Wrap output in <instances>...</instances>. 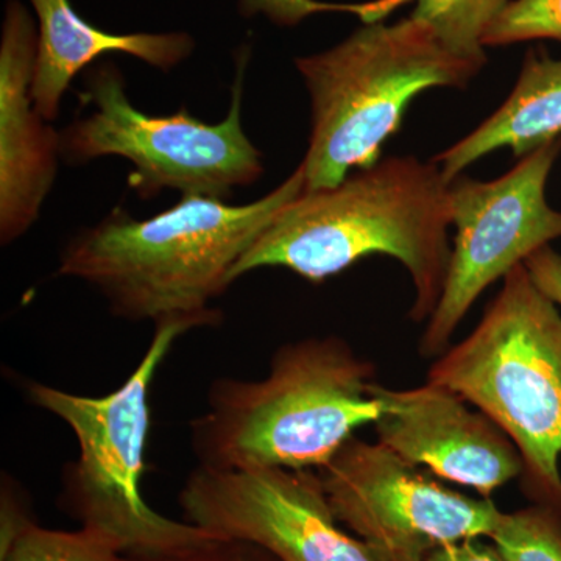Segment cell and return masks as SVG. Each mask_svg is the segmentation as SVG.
<instances>
[{"instance_id":"obj_22","label":"cell","mask_w":561,"mask_h":561,"mask_svg":"<svg viewBox=\"0 0 561 561\" xmlns=\"http://www.w3.org/2000/svg\"><path fill=\"white\" fill-rule=\"evenodd\" d=\"M426 561H504L496 551L493 542L482 541V538H472L443 546L427 557Z\"/></svg>"},{"instance_id":"obj_17","label":"cell","mask_w":561,"mask_h":561,"mask_svg":"<svg viewBox=\"0 0 561 561\" xmlns=\"http://www.w3.org/2000/svg\"><path fill=\"white\" fill-rule=\"evenodd\" d=\"M0 561H128V557L99 531L55 530L33 524Z\"/></svg>"},{"instance_id":"obj_2","label":"cell","mask_w":561,"mask_h":561,"mask_svg":"<svg viewBox=\"0 0 561 561\" xmlns=\"http://www.w3.org/2000/svg\"><path fill=\"white\" fill-rule=\"evenodd\" d=\"M449 230V183L437 162L381 158L337 186L305 191L287 203L231 278L283 267L321 283L364 257L386 254L411 275L415 298L409 317L421 323L440 300L451 257Z\"/></svg>"},{"instance_id":"obj_15","label":"cell","mask_w":561,"mask_h":561,"mask_svg":"<svg viewBox=\"0 0 561 561\" xmlns=\"http://www.w3.org/2000/svg\"><path fill=\"white\" fill-rule=\"evenodd\" d=\"M508 2L511 0H419L412 16L430 22L454 54L485 66L483 33Z\"/></svg>"},{"instance_id":"obj_7","label":"cell","mask_w":561,"mask_h":561,"mask_svg":"<svg viewBox=\"0 0 561 561\" xmlns=\"http://www.w3.org/2000/svg\"><path fill=\"white\" fill-rule=\"evenodd\" d=\"M249 51L238 60L227 117L206 124L180 108L171 116H149L131 105L121 70L103 62L87 76L81 102L92 113L60 133V153L80 165L103 157L130 161L128 186L142 201L164 190L183 197L228 202L264 173L261 151L243 131L242 102Z\"/></svg>"},{"instance_id":"obj_19","label":"cell","mask_w":561,"mask_h":561,"mask_svg":"<svg viewBox=\"0 0 561 561\" xmlns=\"http://www.w3.org/2000/svg\"><path fill=\"white\" fill-rule=\"evenodd\" d=\"M128 557V561H279L260 546L227 538H210L201 545L158 556Z\"/></svg>"},{"instance_id":"obj_9","label":"cell","mask_w":561,"mask_h":561,"mask_svg":"<svg viewBox=\"0 0 561 561\" xmlns=\"http://www.w3.org/2000/svg\"><path fill=\"white\" fill-rule=\"evenodd\" d=\"M319 472L335 518L375 561H426L443 546L490 538L501 518L491 497L448 489L356 435Z\"/></svg>"},{"instance_id":"obj_23","label":"cell","mask_w":561,"mask_h":561,"mask_svg":"<svg viewBox=\"0 0 561 561\" xmlns=\"http://www.w3.org/2000/svg\"><path fill=\"white\" fill-rule=\"evenodd\" d=\"M411 0H371V2L359 3V13L364 24H371V22H379L386 20L387 16L397 9H400L404 3Z\"/></svg>"},{"instance_id":"obj_6","label":"cell","mask_w":561,"mask_h":561,"mask_svg":"<svg viewBox=\"0 0 561 561\" xmlns=\"http://www.w3.org/2000/svg\"><path fill=\"white\" fill-rule=\"evenodd\" d=\"M201 321L154 324L153 337L128 378L103 397H87L43 382H28V401L60 419L76 435L79 454L66 463L58 505L80 527L99 531L130 557L191 548L214 538L187 522L168 518L142 494L150 390L162 362L181 335Z\"/></svg>"},{"instance_id":"obj_20","label":"cell","mask_w":561,"mask_h":561,"mask_svg":"<svg viewBox=\"0 0 561 561\" xmlns=\"http://www.w3.org/2000/svg\"><path fill=\"white\" fill-rule=\"evenodd\" d=\"M33 524H36V519L20 486L10 478H3L0 490V557L5 556L14 541Z\"/></svg>"},{"instance_id":"obj_14","label":"cell","mask_w":561,"mask_h":561,"mask_svg":"<svg viewBox=\"0 0 561 561\" xmlns=\"http://www.w3.org/2000/svg\"><path fill=\"white\" fill-rule=\"evenodd\" d=\"M557 139H561V60L529 51L500 108L432 161L451 183L491 151L511 149L523 158Z\"/></svg>"},{"instance_id":"obj_3","label":"cell","mask_w":561,"mask_h":561,"mask_svg":"<svg viewBox=\"0 0 561 561\" xmlns=\"http://www.w3.org/2000/svg\"><path fill=\"white\" fill-rule=\"evenodd\" d=\"M375 365L337 335L306 337L273 353L265 378H219L191 423L197 467L321 471L381 416Z\"/></svg>"},{"instance_id":"obj_11","label":"cell","mask_w":561,"mask_h":561,"mask_svg":"<svg viewBox=\"0 0 561 561\" xmlns=\"http://www.w3.org/2000/svg\"><path fill=\"white\" fill-rule=\"evenodd\" d=\"M371 391L382 409L378 442L401 459L483 497L522 478L515 443L456 391L430 381L404 390L375 382Z\"/></svg>"},{"instance_id":"obj_10","label":"cell","mask_w":561,"mask_h":561,"mask_svg":"<svg viewBox=\"0 0 561 561\" xmlns=\"http://www.w3.org/2000/svg\"><path fill=\"white\" fill-rule=\"evenodd\" d=\"M179 504L184 522L260 546L279 561H375L335 518L319 471L197 467Z\"/></svg>"},{"instance_id":"obj_18","label":"cell","mask_w":561,"mask_h":561,"mask_svg":"<svg viewBox=\"0 0 561 561\" xmlns=\"http://www.w3.org/2000/svg\"><path fill=\"white\" fill-rule=\"evenodd\" d=\"M535 39L561 43V0H511L483 33L482 46L486 49Z\"/></svg>"},{"instance_id":"obj_5","label":"cell","mask_w":561,"mask_h":561,"mask_svg":"<svg viewBox=\"0 0 561 561\" xmlns=\"http://www.w3.org/2000/svg\"><path fill=\"white\" fill-rule=\"evenodd\" d=\"M427 381L489 415L518 448L524 496L561 513V309L526 265L502 279L481 321Z\"/></svg>"},{"instance_id":"obj_12","label":"cell","mask_w":561,"mask_h":561,"mask_svg":"<svg viewBox=\"0 0 561 561\" xmlns=\"http://www.w3.org/2000/svg\"><path fill=\"white\" fill-rule=\"evenodd\" d=\"M38 31L18 0L7 5L0 44V241L22 238L57 180L60 133L32 98Z\"/></svg>"},{"instance_id":"obj_16","label":"cell","mask_w":561,"mask_h":561,"mask_svg":"<svg viewBox=\"0 0 561 561\" xmlns=\"http://www.w3.org/2000/svg\"><path fill=\"white\" fill-rule=\"evenodd\" d=\"M490 540L504 561H561V513L541 504L502 512Z\"/></svg>"},{"instance_id":"obj_13","label":"cell","mask_w":561,"mask_h":561,"mask_svg":"<svg viewBox=\"0 0 561 561\" xmlns=\"http://www.w3.org/2000/svg\"><path fill=\"white\" fill-rule=\"evenodd\" d=\"M38 16V54L33 76L35 108L47 122L60 114L62 95L77 73L106 54H125L168 72L191 57L187 33L114 35L80 18L70 0H31Z\"/></svg>"},{"instance_id":"obj_8","label":"cell","mask_w":561,"mask_h":561,"mask_svg":"<svg viewBox=\"0 0 561 561\" xmlns=\"http://www.w3.org/2000/svg\"><path fill=\"white\" fill-rule=\"evenodd\" d=\"M560 151L561 139H557L519 158L500 179L460 175L449 183L456 234L440 300L420 339L421 356H442L461 320L491 284L561 239V210L546 198Z\"/></svg>"},{"instance_id":"obj_21","label":"cell","mask_w":561,"mask_h":561,"mask_svg":"<svg viewBox=\"0 0 561 561\" xmlns=\"http://www.w3.org/2000/svg\"><path fill=\"white\" fill-rule=\"evenodd\" d=\"M524 265L538 289L561 309V254L548 245L531 254Z\"/></svg>"},{"instance_id":"obj_1","label":"cell","mask_w":561,"mask_h":561,"mask_svg":"<svg viewBox=\"0 0 561 561\" xmlns=\"http://www.w3.org/2000/svg\"><path fill=\"white\" fill-rule=\"evenodd\" d=\"M305 191L298 165L249 205L183 197L146 220L117 208L70 239L57 273L90 284L119 319L219 324L220 312L210 301L231 286L236 264L279 210Z\"/></svg>"},{"instance_id":"obj_4","label":"cell","mask_w":561,"mask_h":561,"mask_svg":"<svg viewBox=\"0 0 561 561\" xmlns=\"http://www.w3.org/2000/svg\"><path fill=\"white\" fill-rule=\"evenodd\" d=\"M311 98L312 128L301 161L306 192L330 190L382 158L416 95L467 88L483 66L454 54L430 22L412 16L364 24L320 54L295 60Z\"/></svg>"}]
</instances>
